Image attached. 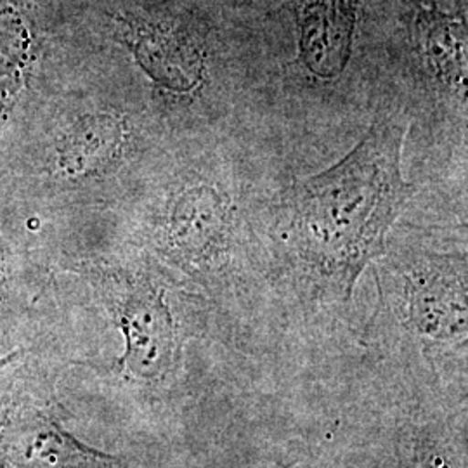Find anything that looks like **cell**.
Masks as SVG:
<instances>
[{
  "instance_id": "6da1fadb",
  "label": "cell",
  "mask_w": 468,
  "mask_h": 468,
  "mask_svg": "<svg viewBox=\"0 0 468 468\" xmlns=\"http://www.w3.org/2000/svg\"><path fill=\"white\" fill-rule=\"evenodd\" d=\"M404 135L401 123L377 122L334 167L280 195L284 262L311 301H351L363 271L384 255L387 234L415 191L402 177Z\"/></svg>"
},
{
  "instance_id": "7a4b0ae2",
  "label": "cell",
  "mask_w": 468,
  "mask_h": 468,
  "mask_svg": "<svg viewBox=\"0 0 468 468\" xmlns=\"http://www.w3.org/2000/svg\"><path fill=\"white\" fill-rule=\"evenodd\" d=\"M100 288L123 336L117 371L137 384L156 385L174 377L183 361V338L165 290L144 272L106 269Z\"/></svg>"
},
{
  "instance_id": "3957f363",
  "label": "cell",
  "mask_w": 468,
  "mask_h": 468,
  "mask_svg": "<svg viewBox=\"0 0 468 468\" xmlns=\"http://www.w3.org/2000/svg\"><path fill=\"white\" fill-rule=\"evenodd\" d=\"M398 314L423 351L467 357V259L429 253L399 271Z\"/></svg>"
},
{
  "instance_id": "277c9868",
  "label": "cell",
  "mask_w": 468,
  "mask_h": 468,
  "mask_svg": "<svg viewBox=\"0 0 468 468\" xmlns=\"http://www.w3.org/2000/svg\"><path fill=\"white\" fill-rule=\"evenodd\" d=\"M0 468H127L71 434L56 408L34 396L0 404Z\"/></svg>"
},
{
  "instance_id": "5b68a950",
  "label": "cell",
  "mask_w": 468,
  "mask_h": 468,
  "mask_svg": "<svg viewBox=\"0 0 468 468\" xmlns=\"http://www.w3.org/2000/svg\"><path fill=\"white\" fill-rule=\"evenodd\" d=\"M231 212L212 186H191L179 193L156 234L158 250L174 268L197 282L208 278L229 250Z\"/></svg>"
},
{
  "instance_id": "8992f818",
  "label": "cell",
  "mask_w": 468,
  "mask_h": 468,
  "mask_svg": "<svg viewBox=\"0 0 468 468\" xmlns=\"http://www.w3.org/2000/svg\"><path fill=\"white\" fill-rule=\"evenodd\" d=\"M117 37L151 79L172 92H193L205 79L198 44L185 30L143 16L117 17Z\"/></svg>"
},
{
  "instance_id": "52a82bcc",
  "label": "cell",
  "mask_w": 468,
  "mask_h": 468,
  "mask_svg": "<svg viewBox=\"0 0 468 468\" xmlns=\"http://www.w3.org/2000/svg\"><path fill=\"white\" fill-rule=\"evenodd\" d=\"M356 0H297L299 58L323 80L342 75L351 59L357 21Z\"/></svg>"
},
{
  "instance_id": "ba28073f",
  "label": "cell",
  "mask_w": 468,
  "mask_h": 468,
  "mask_svg": "<svg viewBox=\"0 0 468 468\" xmlns=\"http://www.w3.org/2000/svg\"><path fill=\"white\" fill-rule=\"evenodd\" d=\"M127 143L125 122L113 113H90L75 120L58 139L56 172L68 179L98 176L115 165Z\"/></svg>"
},
{
  "instance_id": "9c48e42d",
  "label": "cell",
  "mask_w": 468,
  "mask_h": 468,
  "mask_svg": "<svg viewBox=\"0 0 468 468\" xmlns=\"http://www.w3.org/2000/svg\"><path fill=\"white\" fill-rule=\"evenodd\" d=\"M420 54L437 82L458 94L467 89V23L437 7H421L415 21Z\"/></svg>"
},
{
  "instance_id": "30bf717a",
  "label": "cell",
  "mask_w": 468,
  "mask_h": 468,
  "mask_svg": "<svg viewBox=\"0 0 468 468\" xmlns=\"http://www.w3.org/2000/svg\"><path fill=\"white\" fill-rule=\"evenodd\" d=\"M30 61V34L13 0H0V102L11 101Z\"/></svg>"
},
{
  "instance_id": "8fae6325",
  "label": "cell",
  "mask_w": 468,
  "mask_h": 468,
  "mask_svg": "<svg viewBox=\"0 0 468 468\" xmlns=\"http://www.w3.org/2000/svg\"><path fill=\"white\" fill-rule=\"evenodd\" d=\"M396 468H467L465 441L452 442L432 427H419L399 437Z\"/></svg>"
},
{
  "instance_id": "7c38bea8",
  "label": "cell",
  "mask_w": 468,
  "mask_h": 468,
  "mask_svg": "<svg viewBox=\"0 0 468 468\" xmlns=\"http://www.w3.org/2000/svg\"><path fill=\"white\" fill-rule=\"evenodd\" d=\"M15 356H16V354H11V356H5V357H2V359H0V368H4L7 363H11Z\"/></svg>"
},
{
  "instance_id": "4fadbf2b",
  "label": "cell",
  "mask_w": 468,
  "mask_h": 468,
  "mask_svg": "<svg viewBox=\"0 0 468 468\" xmlns=\"http://www.w3.org/2000/svg\"><path fill=\"white\" fill-rule=\"evenodd\" d=\"M2 284H4V264H2V257H0V292H2Z\"/></svg>"
},
{
  "instance_id": "5bb4252c",
  "label": "cell",
  "mask_w": 468,
  "mask_h": 468,
  "mask_svg": "<svg viewBox=\"0 0 468 468\" xmlns=\"http://www.w3.org/2000/svg\"><path fill=\"white\" fill-rule=\"evenodd\" d=\"M274 468H293V463H278Z\"/></svg>"
}]
</instances>
